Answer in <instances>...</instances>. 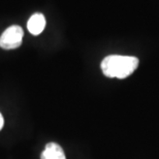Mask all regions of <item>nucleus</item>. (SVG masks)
Returning <instances> with one entry per match:
<instances>
[{
    "instance_id": "obj_1",
    "label": "nucleus",
    "mask_w": 159,
    "mask_h": 159,
    "mask_svg": "<svg viewBox=\"0 0 159 159\" xmlns=\"http://www.w3.org/2000/svg\"><path fill=\"white\" fill-rule=\"evenodd\" d=\"M139 66V59L132 56L110 55L101 62V70L107 78L125 79Z\"/></svg>"
},
{
    "instance_id": "obj_2",
    "label": "nucleus",
    "mask_w": 159,
    "mask_h": 159,
    "mask_svg": "<svg viewBox=\"0 0 159 159\" xmlns=\"http://www.w3.org/2000/svg\"><path fill=\"white\" fill-rule=\"evenodd\" d=\"M23 35V29L20 26L14 25L8 27L0 36V47L4 50L17 49L22 44Z\"/></svg>"
},
{
    "instance_id": "obj_3",
    "label": "nucleus",
    "mask_w": 159,
    "mask_h": 159,
    "mask_svg": "<svg viewBox=\"0 0 159 159\" xmlns=\"http://www.w3.org/2000/svg\"><path fill=\"white\" fill-rule=\"evenodd\" d=\"M46 27V19L43 14H34L30 17L27 23V28L29 32L33 35H39Z\"/></svg>"
},
{
    "instance_id": "obj_4",
    "label": "nucleus",
    "mask_w": 159,
    "mask_h": 159,
    "mask_svg": "<svg viewBox=\"0 0 159 159\" xmlns=\"http://www.w3.org/2000/svg\"><path fill=\"white\" fill-rule=\"evenodd\" d=\"M40 159H66L64 151L56 143H48L40 155Z\"/></svg>"
},
{
    "instance_id": "obj_5",
    "label": "nucleus",
    "mask_w": 159,
    "mask_h": 159,
    "mask_svg": "<svg viewBox=\"0 0 159 159\" xmlns=\"http://www.w3.org/2000/svg\"><path fill=\"white\" fill-rule=\"evenodd\" d=\"M3 124H4V120H3V117H2V115H1V113H0V130L2 129Z\"/></svg>"
}]
</instances>
